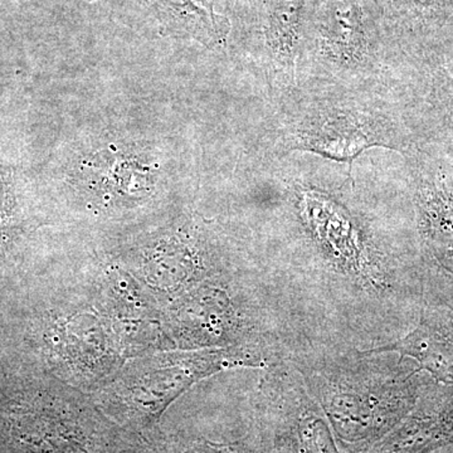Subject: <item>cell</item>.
Listing matches in <instances>:
<instances>
[{"label": "cell", "instance_id": "6da1fadb", "mask_svg": "<svg viewBox=\"0 0 453 453\" xmlns=\"http://www.w3.org/2000/svg\"><path fill=\"white\" fill-rule=\"evenodd\" d=\"M266 157L318 155L353 168L371 149L407 154L416 145L405 104L338 86L296 82L275 98Z\"/></svg>", "mask_w": 453, "mask_h": 453}, {"label": "cell", "instance_id": "7a4b0ae2", "mask_svg": "<svg viewBox=\"0 0 453 453\" xmlns=\"http://www.w3.org/2000/svg\"><path fill=\"white\" fill-rule=\"evenodd\" d=\"M427 70L393 47L374 0H310L296 82L338 86L407 105Z\"/></svg>", "mask_w": 453, "mask_h": 453}, {"label": "cell", "instance_id": "3957f363", "mask_svg": "<svg viewBox=\"0 0 453 453\" xmlns=\"http://www.w3.org/2000/svg\"><path fill=\"white\" fill-rule=\"evenodd\" d=\"M384 32L421 68L453 62V0H374Z\"/></svg>", "mask_w": 453, "mask_h": 453}, {"label": "cell", "instance_id": "277c9868", "mask_svg": "<svg viewBox=\"0 0 453 453\" xmlns=\"http://www.w3.org/2000/svg\"><path fill=\"white\" fill-rule=\"evenodd\" d=\"M255 27L273 100L296 86L310 0H253Z\"/></svg>", "mask_w": 453, "mask_h": 453}, {"label": "cell", "instance_id": "5b68a950", "mask_svg": "<svg viewBox=\"0 0 453 453\" xmlns=\"http://www.w3.org/2000/svg\"><path fill=\"white\" fill-rule=\"evenodd\" d=\"M405 110L417 144L429 146L453 162V76L446 65L426 71Z\"/></svg>", "mask_w": 453, "mask_h": 453}, {"label": "cell", "instance_id": "8992f818", "mask_svg": "<svg viewBox=\"0 0 453 453\" xmlns=\"http://www.w3.org/2000/svg\"><path fill=\"white\" fill-rule=\"evenodd\" d=\"M401 434L396 442L398 453H425L453 442V398L419 411Z\"/></svg>", "mask_w": 453, "mask_h": 453}, {"label": "cell", "instance_id": "52a82bcc", "mask_svg": "<svg viewBox=\"0 0 453 453\" xmlns=\"http://www.w3.org/2000/svg\"><path fill=\"white\" fill-rule=\"evenodd\" d=\"M395 349L418 360L438 380L453 383V339L449 336L429 329L417 330Z\"/></svg>", "mask_w": 453, "mask_h": 453}, {"label": "cell", "instance_id": "ba28073f", "mask_svg": "<svg viewBox=\"0 0 453 453\" xmlns=\"http://www.w3.org/2000/svg\"><path fill=\"white\" fill-rule=\"evenodd\" d=\"M187 453H238L231 447H223L213 445L210 442L196 443L192 449H188Z\"/></svg>", "mask_w": 453, "mask_h": 453}, {"label": "cell", "instance_id": "9c48e42d", "mask_svg": "<svg viewBox=\"0 0 453 453\" xmlns=\"http://www.w3.org/2000/svg\"><path fill=\"white\" fill-rule=\"evenodd\" d=\"M5 201V190H4V183H3V179L0 177V208L3 207Z\"/></svg>", "mask_w": 453, "mask_h": 453}]
</instances>
